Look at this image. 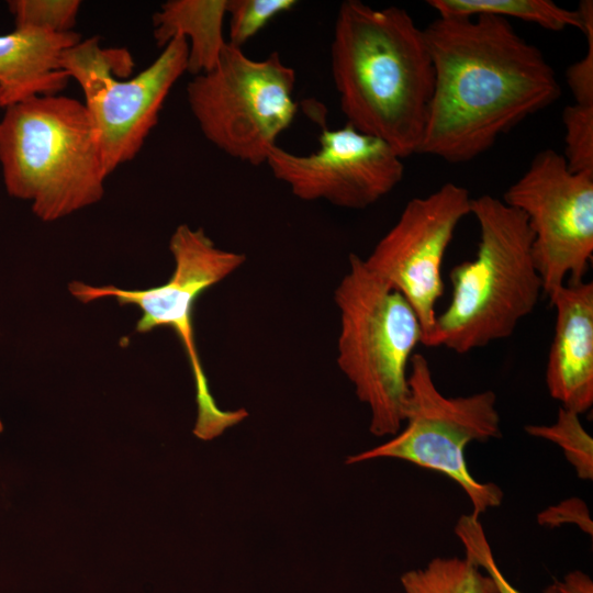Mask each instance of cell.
Returning <instances> with one entry per match:
<instances>
[{
	"instance_id": "cell-1",
	"label": "cell",
	"mask_w": 593,
	"mask_h": 593,
	"mask_svg": "<svg viewBox=\"0 0 593 593\" xmlns=\"http://www.w3.org/2000/svg\"><path fill=\"white\" fill-rule=\"evenodd\" d=\"M423 31L435 85L418 154L468 163L560 97L555 69L506 19L438 16Z\"/></svg>"
},
{
	"instance_id": "cell-2",
	"label": "cell",
	"mask_w": 593,
	"mask_h": 593,
	"mask_svg": "<svg viewBox=\"0 0 593 593\" xmlns=\"http://www.w3.org/2000/svg\"><path fill=\"white\" fill-rule=\"evenodd\" d=\"M331 70L347 124L382 139L401 158L418 154L435 70L424 31L406 10L344 1Z\"/></svg>"
},
{
	"instance_id": "cell-3",
	"label": "cell",
	"mask_w": 593,
	"mask_h": 593,
	"mask_svg": "<svg viewBox=\"0 0 593 593\" xmlns=\"http://www.w3.org/2000/svg\"><path fill=\"white\" fill-rule=\"evenodd\" d=\"M0 165L7 192L45 222L100 201L107 175L85 103L34 96L4 108Z\"/></svg>"
},
{
	"instance_id": "cell-4",
	"label": "cell",
	"mask_w": 593,
	"mask_h": 593,
	"mask_svg": "<svg viewBox=\"0 0 593 593\" xmlns=\"http://www.w3.org/2000/svg\"><path fill=\"white\" fill-rule=\"evenodd\" d=\"M470 214L480 228L477 256L452 268L451 300L426 344L458 354L510 337L542 292L526 216L489 194L471 199Z\"/></svg>"
},
{
	"instance_id": "cell-5",
	"label": "cell",
	"mask_w": 593,
	"mask_h": 593,
	"mask_svg": "<svg viewBox=\"0 0 593 593\" xmlns=\"http://www.w3.org/2000/svg\"><path fill=\"white\" fill-rule=\"evenodd\" d=\"M334 301L339 316L337 366L369 409L370 432L394 436L405 418L410 361L423 340L419 320L406 299L356 254L349 255Z\"/></svg>"
},
{
	"instance_id": "cell-6",
	"label": "cell",
	"mask_w": 593,
	"mask_h": 593,
	"mask_svg": "<svg viewBox=\"0 0 593 593\" xmlns=\"http://www.w3.org/2000/svg\"><path fill=\"white\" fill-rule=\"evenodd\" d=\"M295 71L278 52L262 59L226 44L216 66L193 76L187 100L204 137L226 155L266 164L277 138L293 122Z\"/></svg>"
},
{
	"instance_id": "cell-7",
	"label": "cell",
	"mask_w": 593,
	"mask_h": 593,
	"mask_svg": "<svg viewBox=\"0 0 593 593\" xmlns=\"http://www.w3.org/2000/svg\"><path fill=\"white\" fill-rule=\"evenodd\" d=\"M410 396L405 427L385 443L349 456L347 465L396 458L439 472L461 486L474 516L502 503L503 492L492 482L477 481L467 467L465 449L471 441L500 438L501 418L493 391L448 398L436 387L429 363L415 353L409 367Z\"/></svg>"
},
{
	"instance_id": "cell-8",
	"label": "cell",
	"mask_w": 593,
	"mask_h": 593,
	"mask_svg": "<svg viewBox=\"0 0 593 593\" xmlns=\"http://www.w3.org/2000/svg\"><path fill=\"white\" fill-rule=\"evenodd\" d=\"M169 249L175 269L164 284L145 290H124L74 281L69 291L82 303L114 298L120 305L137 306L142 312L136 324L138 333H148L160 326L175 332L195 385L198 416L193 433L200 439L210 440L242 422L247 413L245 410L224 411L213 399L194 340L193 306L201 293L233 275L244 265L246 257L217 247L202 228H191L187 224L175 230Z\"/></svg>"
},
{
	"instance_id": "cell-9",
	"label": "cell",
	"mask_w": 593,
	"mask_h": 593,
	"mask_svg": "<svg viewBox=\"0 0 593 593\" xmlns=\"http://www.w3.org/2000/svg\"><path fill=\"white\" fill-rule=\"evenodd\" d=\"M503 202L527 219L532 253L549 298L568 281H582L593 255V174L573 172L562 154L538 152Z\"/></svg>"
},
{
	"instance_id": "cell-10",
	"label": "cell",
	"mask_w": 593,
	"mask_h": 593,
	"mask_svg": "<svg viewBox=\"0 0 593 593\" xmlns=\"http://www.w3.org/2000/svg\"><path fill=\"white\" fill-rule=\"evenodd\" d=\"M468 189L447 182L425 197L411 199L395 224L362 258L366 267L400 292L415 311L426 346L443 296L441 266L460 221L470 214Z\"/></svg>"
},
{
	"instance_id": "cell-11",
	"label": "cell",
	"mask_w": 593,
	"mask_h": 593,
	"mask_svg": "<svg viewBox=\"0 0 593 593\" xmlns=\"http://www.w3.org/2000/svg\"><path fill=\"white\" fill-rule=\"evenodd\" d=\"M402 159L382 139L346 123L340 128H325L318 149L311 154H293L276 145L266 165L300 200H324L359 210L374 204L401 182Z\"/></svg>"
},
{
	"instance_id": "cell-12",
	"label": "cell",
	"mask_w": 593,
	"mask_h": 593,
	"mask_svg": "<svg viewBox=\"0 0 593 593\" xmlns=\"http://www.w3.org/2000/svg\"><path fill=\"white\" fill-rule=\"evenodd\" d=\"M187 60L188 43L175 36L136 76L112 78L83 93L107 177L139 153Z\"/></svg>"
},
{
	"instance_id": "cell-13",
	"label": "cell",
	"mask_w": 593,
	"mask_h": 593,
	"mask_svg": "<svg viewBox=\"0 0 593 593\" xmlns=\"http://www.w3.org/2000/svg\"><path fill=\"white\" fill-rule=\"evenodd\" d=\"M555 334L546 367L549 394L564 409L585 413L593 404V283L567 281L549 296Z\"/></svg>"
},
{
	"instance_id": "cell-14",
	"label": "cell",
	"mask_w": 593,
	"mask_h": 593,
	"mask_svg": "<svg viewBox=\"0 0 593 593\" xmlns=\"http://www.w3.org/2000/svg\"><path fill=\"white\" fill-rule=\"evenodd\" d=\"M80 41L75 32L48 33L14 29L0 35L1 105L7 108L34 96L57 94L69 77L60 68V55Z\"/></svg>"
},
{
	"instance_id": "cell-15",
	"label": "cell",
	"mask_w": 593,
	"mask_h": 593,
	"mask_svg": "<svg viewBox=\"0 0 593 593\" xmlns=\"http://www.w3.org/2000/svg\"><path fill=\"white\" fill-rule=\"evenodd\" d=\"M227 0H169L153 15L154 38L165 47L175 36L188 43L187 71L212 70L227 44L224 36Z\"/></svg>"
},
{
	"instance_id": "cell-16",
	"label": "cell",
	"mask_w": 593,
	"mask_h": 593,
	"mask_svg": "<svg viewBox=\"0 0 593 593\" xmlns=\"http://www.w3.org/2000/svg\"><path fill=\"white\" fill-rule=\"evenodd\" d=\"M427 3L443 18L491 14L532 22L552 32L568 27L584 30L578 10L562 8L550 0H429Z\"/></svg>"
},
{
	"instance_id": "cell-17",
	"label": "cell",
	"mask_w": 593,
	"mask_h": 593,
	"mask_svg": "<svg viewBox=\"0 0 593 593\" xmlns=\"http://www.w3.org/2000/svg\"><path fill=\"white\" fill-rule=\"evenodd\" d=\"M472 560L435 558L423 569L402 574L405 593H499L490 575H484Z\"/></svg>"
},
{
	"instance_id": "cell-18",
	"label": "cell",
	"mask_w": 593,
	"mask_h": 593,
	"mask_svg": "<svg viewBox=\"0 0 593 593\" xmlns=\"http://www.w3.org/2000/svg\"><path fill=\"white\" fill-rule=\"evenodd\" d=\"M59 63L63 71L79 83L83 93L109 79H125L134 68L126 48H103L98 37L80 40L66 48Z\"/></svg>"
},
{
	"instance_id": "cell-19",
	"label": "cell",
	"mask_w": 593,
	"mask_h": 593,
	"mask_svg": "<svg viewBox=\"0 0 593 593\" xmlns=\"http://www.w3.org/2000/svg\"><path fill=\"white\" fill-rule=\"evenodd\" d=\"M574 411L560 407L552 425H527L526 433L558 445L579 478H593V439Z\"/></svg>"
},
{
	"instance_id": "cell-20",
	"label": "cell",
	"mask_w": 593,
	"mask_h": 593,
	"mask_svg": "<svg viewBox=\"0 0 593 593\" xmlns=\"http://www.w3.org/2000/svg\"><path fill=\"white\" fill-rule=\"evenodd\" d=\"M80 4L79 0L8 1L15 29H34L48 33L72 31Z\"/></svg>"
},
{
	"instance_id": "cell-21",
	"label": "cell",
	"mask_w": 593,
	"mask_h": 593,
	"mask_svg": "<svg viewBox=\"0 0 593 593\" xmlns=\"http://www.w3.org/2000/svg\"><path fill=\"white\" fill-rule=\"evenodd\" d=\"M296 4L295 0H227V44L242 48L273 18L291 11Z\"/></svg>"
},
{
	"instance_id": "cell-22",
	"label": "cell",
	"mask_w": 593,
	"mask_h": 593,
	"mask_svg": "<svg viewBox=\"0 0 593 593\" xmlns=\"http://www.w3.org/2000/svg\"><path fill=\"white\" fill-rule=\"evenodd\" d=\"M562 122L566 127V148L562 155L569 169L593 174V105H567Z\"/></svg>"
},
{
	"instance_id": "cell-23",
	"label": "cell",
	"mask_w": 593,
	"mask_h": 593,
	"mask_svg": "<svg viewBox=\"0 0 593 593\" xmlns=\"http://www.w3.org/2000/svg\"><path fill=\"white\" fill-rule=\"evenodd\" d=\"M456 535L462 542L466 557L479 568H483L494 581L499 593H523L514 588L500 571L490 544L479 518L472 514L462 515L455 527ZM545 593H560L557 585L549 586Z\"/></svg>"
},
{
	"instance_id": "cell-24",
	"label": "cell",
	"mask_w": 593,
	"mask_h": 593,
	"mask_svg": "<svg viewBox=\"0 0 593 593\" xmlns=\"http://www.w3.org/2000/svg\"><path fill=\"white\" fill-rule=\"evenodd\" d=\"M577 10L584 23L588 47L583 58L568 67L566 79L574 103L593 105V1L582 0Z\"/></svg>"
},
{
	"instance_id": "cell-25",
	"label": "cell",
	"mask_w": 593,
	"mask_h": 593,
	"mask_svg": "<svg viewBox=\"0 0 593 593\" xmlns=\"http://www.w3.org/2000/svg\"><path fill=\"white\" fill-rule=\"evenodd\" d=\"M538 522L550 527L563 523L577 524L581 529L592 535V521L590 519L586 505L579 499H569L542 511L538 515Z\"/></svg>"
},
{
	"instance_id": "cell-26",
	"label": "cell",
	"mask_w": 593,
	"mask_h": 593,
	"mask_svg": "<svg viewBox=\"0 0 593 593\" xmlns=\"http://www.w3.org/2000/svg\"><path fill=\"white\" fill-rule=\"evenodd\" d=\"M560 593H593L592 580L581 571L566 575L564 581L557 584Z\"/></svg>"
},
{
	"instance_id": "cell-27",
	"label": "cell",
	"mask_w": 593,
	"mask_h": 593,
	"mask_svg": "<svg viewBox=\"0 0 593 593\" xmlns=\"http://www.w3.org/2000/svg\"><path fill=\"white\" fill-rule=\"evenodd\" d=\"M0 108H2V105H1V92H0Z\"/></svg>"
}]
</instances>
